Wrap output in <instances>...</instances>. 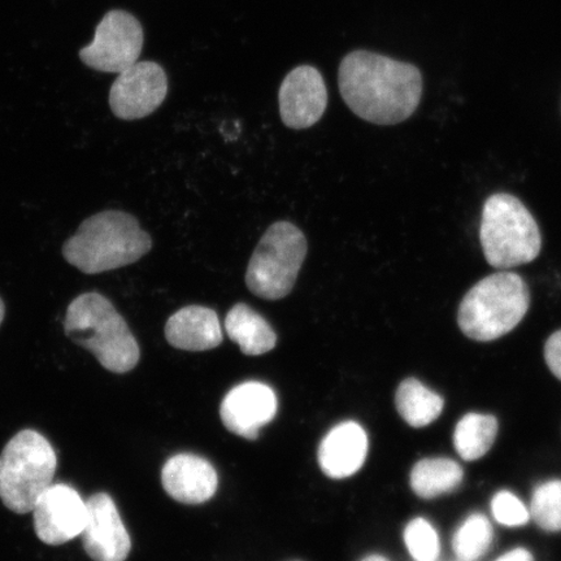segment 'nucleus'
Here are the masks:
<instances>
[{"mask_svg": "<svg viewBox=\"0 0 561 561\" xmlns=\"http://www.w3.org/2000/svg\"><path fill=\"white\" fill-rule=\"evenodd\" d=\"M339 85L348 108L377 125L405 122L423 95V76L415 66L366 50L343 58Z\"/></svg>", "mask_w": 561, "mask_h": 561, "instance_id": "f257e3e1", "label": "nucleus"}, {"mask_svg": "<svg viewBox=\"0 0 561 561\" xmlns=\"http://www.w3.org/2000/svg\"><path fill=\"white\" fill-rule=\"evenodd\" d=\"M152 240L135 216L108 209L89 217L62 244V256L85 275L123 268L149 254Z\"/></svg>", "mask_w": 561, "mask_h": 561, "instance_id": "f03ea898", "label": "nucleus"}, {"mask_svg": "<svg viewBox=\"0 0 561 561\" xmlns=\"http://www.w3.org/2000/svg\"><path fill=\"white\" fill-rule=\"evenodd\" d=\"M65 332L70 341L90 351L103 368L114 374H128L140 359L136 336L111 300L100 293H83L70 301Z\"/></svg>", "mask_w": 561, "mask_h": 561, "instance_id": "7ed1b4c3", "label": "nucleus"}, {"mask_svg": "<svg viewBox=\"0 0 561 561\" xmlns=\"http://www.w3.org/2000/svg\"><path fill=\"white\" fill-rule=\"evenodd\" d=\"M530 306V293L523 277L497 272L477 283L462 298L458 322L468 339L490 342L520 324Z\"/></svg>", "mask_w": 561, "mask_h": 561, "instance_id": "20e7f679", "label": "nucleus"}, {"mask_svg": "<svg viewBox=\"0 0 561 561\" xmlns=\"http://www.w3.org/2000/svg\"><path fill=\"white\" fill-rule=\"evenodd\" d=\"M58 458L41 433L21 431L0 454V500L15 514L33 511L39 496L53 485Z\"/></svg>", "mask_w": 561, "mask_h": 561, "instance_id": "39448f33", "label": "nucleus"}, {"mask_svg": "<svg viewBox=\"0 0 561 561\" xmlns=\"http://www.w3.org/2000/svg\"><path fill=\"white\" fill-rule=\"evenodd\" d=\"M480 240L488 263L497 270L531 263L542 249L535 217L514 195L503 193L491 195L483 206Z\"/></svg>", "mask_w": 561, "mask_h": 561, "instance_id": "423d86ee", "label": "nucleus"}, {"mask_svg": "<svg viewBox=\"0 0 561 561\" xmlns=\"http://www.w3.org/2000/svg\"><path fill=\"white\" fill-rule=\"evenodd\" d=\"M308 244L304 231L289 221L273 224L259 241L245 272V285L254 296L279 300L296 286Z\"/></svg>", "mask_w": 561, "mask_h": 561, "instance_id": "0eeeda50", "label": "nucleus"}, {"mask_svg": "<svg viewBox=\"0 0 561 561\" xmlns=\"http://www.w3.org/2000/svg\"><path fill=\"white\" fill-rule=\"evenodd\" d=\"M144 42V27L131 13L110 11L98 24L93 42L80 51V58L98 72L122 73L136 65Z\"/></svg>", "mask_w": 561, "mask_h": 561, "instance_id": "6e6552de", "label": "nucleus"}, {"mask_svg": "<svg viewBox=\"0 0 561 561\" xmlns=\"http://www.w3.org/2000/svg\"><path fill=\"white\" fill-rule=\"evenodd\" d=\"M168 79L156 61H137L118 73L110 91V107L122 121L150 116L165 101Z\"/></svg>", "mask_w": 561, "mask_h": 561, "instance_id": "1a4fd4ad", "label": "nucleus"}, {"mask_svg": "<svg viewBox=\"0 0 561 561\" xmlns=\"http://www.w3.org/2000/svg\"><path fill=\"white\" fill-rule=\"evenodd\" d=\"M32 512L35 535L46 545H65L81 536L85 528L87 502L79 491L66 483L48 488Z\"/></svg>", "mask_w": 561, "mask_h": 561, "instance_id": "9d476101", "label": "nucleus"}, {"mask_svg": "<svg viewBox=\"0 0 561 561\" xmlns=\"http://www.w3.org/2000/svg\"><path fill=\"white\" fill-rule=\"evenodd\" d=\"M279 114L287 128H311L325 114L328 90L318 69L299 66L280 83Z\"/></svg>", "mask_w": 561, "mask_h": 561, "instance_id": "9b49d317", "label": "nucleus"}, {"mask_svg": "<svg viewBox=\"0 0 561 561\" xmlns=\"http://www.w3.org/2000/svg\"><path fill=\"white\" fill-rule=\"evenodd\" d=\"M88 517L82 531V545L94 561H125L131 550L128 530L114 500L98 493L87 501Z\"/></svg>", "mask_w": 561, "mask_h": 561, "instance_id": "f8f14e48", "label": "nucleus"}, {"mask_svg": "<svg viewBox=\"0 0 561 561\" xmlns=\"http://www.w3.org/2000/svg\"><path fill=\"white\" fill-rule=\"evenodd\" d=\"M277 409L276 392L268 385L250 381L228 392L220 415L229 432L245 439H256L262 427L275 419Z\"/></svg>", "mask_w": 561, "mask_h": 561, "instance_id": "ddd939ff", "label": "nucleus"}, {"mask_svg": "<svg viewBox=\"0 0 561 561\" xmlns=\"http://www.w3.org/2000/svg\"><path fill=\"white\" fill-rule=\"evenodd\" d=\"M167 494L184 504H201L210 500L219 485L213 465L193 454L174 455L161 471Z\"/></svg>", "mask_w": 561, "mask_h": 561, "instance_id": "4468645a", "label": "nucleus"}, {"mask_svg": "<svg viewBox=\"0 0 561 561\" xmlns=\"http://www.w3.org/2000/svg\"><path fill=\"white\" fill-rule=\"evenodd\" d=\"M367 453L366 431L355 421H346L334 426L322 439L319 465L321 471L331 479H347L359 471L366 462Z\"/></svg>", "mask_w": 561, "mask_h": 561, "instance_id": "2eb2a0df", "label": "nucleus"}, {"mask_svg": "<svg viewBox=\"0 0 561 561\" xmlns=\"http://www.w3.org/2000/svg\"><path fill=\"white\" fill-rule=\"evenodd\" d=\"M165 339L174 348L194 353L219 347L222 343L219 316L208 307L181 308L168 319Z\"/></svg>", "mask_w": 561, "mask_h": 561, "instance_id": "dca6fc26", "label": "nucleus"}, {"mask_svg": "<svg viewBox=\"0 0 561 561\" xmlns=\"http://www.w3.org/2000/svg\"><path fill=\"white\" fill-rule=\"evenodd\" d=\"M226 331L244 355H264L277 345V334L268 321L244 304L236 305L228 312Z\"/></svg>", "mask_w": 561, "mask_h": 561, "instance_id": "f3484780", "label": "nucleus"}, {"mask_svg": "<svg viewBox=\"0 0 561 561\" xmlns=\"http://www.w3.org/2000/svg\"><path fill=\"white\" fill-rule=\"evenodd\" d=\"M396 403L399 415L413 427L432 424L444 410V399L437 392L427 389L416 378H407L399 386Z\"/></svg>", "mask_w": 561, "mask_h": 561, "instance_id": "a211bd4d", "label": "nucleus"}, {"mask_svg": "<svg viewBox=\"0 0 561 561\" xmlns=\"http://www.w3.org/2000/svg\"><path fill=\"white\" fill-rule=\"evenodd\" d=\"M462 476L461 467L451 459H424L412 469L411 488L420 497L432 500L458 489Z\"/></svg>", "mask_w": 561, "mask_h": 561, "instance_id": "6ab92c4d", "label": "nucleus"}, {"mask_svg": "<svg viewBox=\"0 0 561 561\" xmlns=\"http://www.w3.org/2000/svg\"><path fill=\"white\" fill-rule=\"evenodd\" d=\"M497 421L494 416L468 413L455 427L454 444L462 459H481L494 445Z\"/></svg>", "mask_w": 561, "mask_h": 561, "instance_id": "aec40b11", "label": "nucleus"}, {"mask_svg": "<svg viewBox=\"0 0 561 561\" xmlns=\"http://www.w3.org/2000/svg\"><path fill=\"white\" fill-rule=\"evenodd\" d=\"M493 526L483 515H472L456 530L453 547L461 561H474L485 556L493 542Z\"/></svg>", "mask_w": 561, "mask_h": 561, "instance_id": "412c9836", "label": "nucleus"}, {"mask_svg": "<svg viewBox=\"0 0 561 561\" xmlns=\"http://www.w3.org/2000/svg\"><path fill=\"white\" fill-rule=\"evenodd\" d=\"M530 515L546 531L561 530V481H549L533 494Z\"/></svg>", "mask_w": 561, "mask_h": 561, "instance_id": "4be33fe9", "label": "nucleus"}, {"mask_svg": "<svg viewBox=\"0 0 561 561\" xmlns=\"http://www.w3.org/2000/svg\"><path fill=\"white\" fill-rule=\"evenodd\" d=\"M404 542L416 561H436L440 545L436 529L424 518H413L404 530Z\"/></svg>", "mask_w": 561, "mask_h": 561, "instance_id": "5701e85b", "label": "nucleus"}, {"mask_svg": "<svg viewBox=\"0 0 561 561\" xmlns=\"http://www.w3.org/2000/svg\"><path fill=\"white\" fill-rule=\"evenodd\" d=\"M495 520L504 526H522L529 522V511L524 503L510 491H501L491 502Z\"/></svg>", "mask_w": 561, "mask_h": 561, "instance_id": "b1692460", "label": "nucleus"}, {"mask_svg": "<svg viewBox=\"0 0 561 561\" xmlns=\"http://www.w3.org/2000/svg\"><path fill=\"white\" fill-rule=\"evenodd\" d=\"M545 359L552 374L561 380V331L553 333L547 340Z\"/></svg>", "mask_w": 561, "mask_h": 561, "instance_id": "393cba45", "label": "nucleus"}, {"mask_svg": "<svg viewBox=\"0 0 561 561\" xmlns=\"http://www.w3.org/2000/svg\"><path fill=\"white\" fill-rule=\"evenodd\" d=\"M495 561H533L531 553L525 549H515Z\"/></svg>", "mask_w": 561, "mask_h": 561, "instance_id": "a878e982", "label": "nucleus"}, {"mask_svg": "<svg viewBox=\"0 0 561 561\" xmlns=\"http://www.w3.org/2000/svg\"><path fill=\"white\" fill-rule=\"evenodd\" d=\"M4 314H5L4 301L2 300V298H0V325H2V322L4 320Z\"/></svg>", "mask_w": 561, "mask_h": 561, "instance_id": "bb28decb", "label": "nucleus"}, {"mask_svg": "<svg viewBox=\"0 0 561 561\" xmlns=\"http://www.w3.org/2000/svg\"><path fill=\"white\" fill-rule=\"evenodd\" d=\"M362 561H390V560L386 559L385 557H381V556H370L366 559H363Z\"/></svg>", "mask_w": 561, "mask_h": 561, "instance_id": "cd10ccee", "label": "nucleus"}]
</instances>
